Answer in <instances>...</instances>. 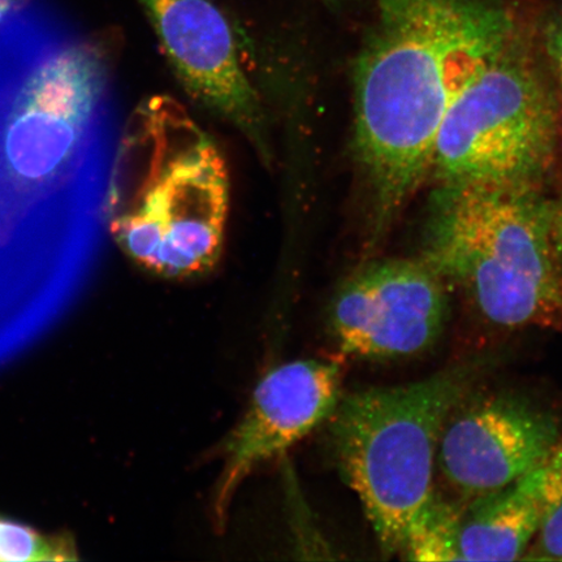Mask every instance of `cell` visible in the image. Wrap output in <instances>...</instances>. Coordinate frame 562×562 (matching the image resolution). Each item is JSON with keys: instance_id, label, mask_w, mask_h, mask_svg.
Here are the masks:
<instances>
[{"instance_id": "obj_1", "label": "cell", "mask_w": 562, "mask_h": 562, "mask_svg": "<svg viewBox=\"0 0 562 562\" xmlns=\"http://www.w3.org/2000/svg\"><path fill=\"white\" fill-rule=\"evenodd\" d=\"M119 133L91 42L63 33L0 72V279L95 250Z\"/></svg>"}, {"instance_id": "obj_2", "label": "cell", "mask_w": 562, "mask_h": 562, "mask_svg": "<svg viewBox=\"0 0 562 562\" xmlns=\"http://www.w3.org/2000/svg\"><path fill=\"white\" fill-rule=\"evenodd\" d=\"M375 2L376 23L353 70V138L378 240L430 179L456 98L526 31L508 0Z\"/></svg>"}, {"instance_id": "obj_3", "label": "cell", "mask_w": 562, "mask_h": 562, "mask_svg": "<svg viewBox=\"0 0 562 562\" xmlns=\"http://www.w3.org/2000/svg\"><path fill=\"white\" fill-rule=\"evenodd\" d=\"M229 211L226 160L180 102H140L119 133L104 226L126 256L164 278L220 261Z\"/></svg>"}, {"instance_id": "obj_4", "label": "cell", "mask_w": 562, "mask_h": 562, "mask_svg": "<svg viewBox=\"0 0 562 562\" xmlns=\"http://www.w3.org/2000/svg\"><path fill=\"white\" fill-rule=\"evenodd\" d=\"M419 258L490 325L561 331L552 200L540 188L437 184Z\"/></svg>"}, {"instance_id": "obj_5", "label": "cell", "mask_w": 562, "mask_h": 562, "mask_svg": "<svg viewBox=\"0 0 562 562\" xmlns=\"http://www.w3.org/2000/svg\"><path fill=\"white\" fill-rule=\"evenodd\" d=\"M492 367L468 358L420 381L350 393L331 416L335 461L353 490L384 559L402 553L407 531L435 492L442 427Z\"/></svg>"}, {"instance_id": "obj_6", "label": "cell", "mask_w": 562, "mask_h": 562, "mask_svg": "<svg viewBox=\"0 0 562 562\" xmlns=\"http://www.w3.org/2000/svg\"><path fill=\"white\" fill-rule=\"evenodd\" d=\"M560 138L551 83L525 33L449 108L435 140L430 178L437 184L540 188Z\"/></svg>"}, {"instance_id": "obj_7", "label": "cell", "mask_w": 562, "mask_h": 562, "mask_svg": "<svg viewBox=\"0 0 562 562\" xmlns=\"http://www.w3.org/2000/svg\"><path fill=\"white\" fill-rule=\"evenodd\" d=\"M449 288L424 259L364 265L340 286L329 331L342 356L395 361L425 353L445 331Z\"/></svg>"}, {"instance_id": "obj_8", "label": "cell", "mask_w": 562, "mask_h": 562, "mask_svg": "<svg viewBox=\"0 0 562 562\" xmlns=\"http://www.w3.org/2000/svg\"><path fill=\"white\" fill-rule=\"evenodd\" d=\"M472 393L448 417L437 452L441 476L467 501L539 467L562 437L558 417L529 397Z\"/></svg>"}, {"instance_id": "obj_9", "label": "cell", "mask_w": 562, "mask_h": 562, "mask_svg": "<svg viewBox=\"0 0 562 562\" xmlns=\"http://www.w3.org/2000/svg\"><path fill=\"white\" fill-rule=\"evenodd\" d=\"M168 63L188 94L234 125L262 160L269 123L246 76L228 19L213 0H139Z\"/></svg>"}, {"instance_id": "obj_10", "label": "cell", "mask_w": 562, "mask_h": 562, "mask_svg": "<svg viewBox=\"0 0 562 562\" xmlns=\"http://www.w3.org/2000/svg\"><path fill=\"white\" fill-rule=\"evenodd\" d=\"M340 398L341 369L335 362L281 364L258 383L249 409L223 447L213 498L217 525L226 522L232 497L245 477L331 418Z\"/></svg>"}, {"instance_id": "obj_11", "label": "cell", "mask_w": 562, "mask_h": 562, "mask_svg": "<svg viewBox=\"0 0 562 562\" xmlns=\"http://www.w3.org/2000/svg\"><path fill=\"white\" fill-rule=\"evenodd\" d=\"M544 463L469 501L459 525L461 561L524 559L542 515Z\"/></svg>"}, {"instance_id": "obj_12", "label": "cell", "mask_w": 562, "mask_h": 562, "mask_svg": "<svg viewBox=\"0 0 562 562\" xmlns=\"http://www.w3.org/2000/svg\"><path fill=\"white\" fill-rule=\"evenodd\" d=\"M462 508L435 492L411 526L400 553L409 561H461L459 525Z\"/></svg>"}, {"instance_id": "obj_13", "label": "cell", "mask_w": 562, "mask_h": 562, "mask_svg": "<svg viewBox=\"0 0 562 562\" xmlns=\"http://www.w3.org/2000/svg\"><path fill=\"white\" fill-rule=\"evenodd\" d=\"M522 560H562V437L544 463L542 515Z\"/></svg>"}, {"instance_id": "obj_14", "label": "cell", "mask_w": 562, "mask_h": 562, "mask_svg": "<svg viewBox=\"0 0 562 562\" xmlns=\"http://www.w3.org/2000/svg\"><path fill=\"white\" fill-rule=\"evenodd\" d=\"M76 559L61 542L52 543L23 525L0 519V561L31 562Z\"/></svg>"}, {"instance_id": "obj_15", "label": "cell", "mask_w": 562, "mask_h": 562, "mask_svg": "<svg viewBox=\"0 0 562 562\" xmlns=\"http://www.w3.org/2000/svg\"><path fill=\"white\" fill-rule=\"evenodd\" d=\"M546 74L557 101L562 137V7L554 10L542 21L540 27Z\"/></svg>"}, {"instance_id": "obj_16", "label": "cell", "mask_w": 562, "mask_h": 562, "mask_svg": "<svg viewBox=\"0 0 562 562\" xmlns=\"http://www.w3.org/2000/svg\"><path fill=\"white\" fill-rule=\"evenodd\" d=\"M552 228L554 250L562 273V194L558 200H552Z\"/></svg>"}, {"instance_id": "obj_17", "label": "cell", "mask_w": 562, "mask_h": 562, "mask_svg": "<svg viewBox=\"0 0 562 562\" xmlns=\"http://www.w3.org/2000/svg\"><path fill=\"white\" fill-rule=\"evenodd\" d=\"M319 2L333 7V9H340V7L348 4L351 0H319Z\"/></svg>"}]
</instances>
